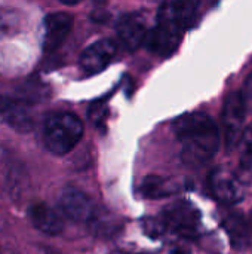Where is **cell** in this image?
I'll use <instances>...</instances> for the list:
<instances>
[{
  "mask_svg": "<svg viewBox=\"0 0 252 254\" xmlns=\"http://www.w3.org/2000/svg\"><path fill=\"white\" fill-rule=\"evenodd\" d=\"M114 254H120V253H114Z\"/></svg>",
  "mask_w": 252,
  "mask_h": 254,
  "instance_id": "cell-24",
  "label": "cell"
},
{
  "mask_svg": "<svg viewBox=\"0 0 252 254\" xmlns=\"http://www.w3.org/2000/svg\"><path fill=\"white\" fill-rule=\"evenodd\" d=\"M1 27H3V18L0 16V28H1Z\"/></svg>",
  "mask_w": 252,
  "mask_h": 254,
  "instance_id": "cell-22",
  "label": "cell"
},
{
  "mask_svg": "<svg viewBox=\"0 0 252 254\" xmlns=\"http://www.w3.org/2000/svg\"><path fill=\"white\" fill-rule=\"evenodd\" d=\"M0 118L18 132H28L33 128V116L30 107L21 98L0 95Z\"/></svg>",
  "mask_w": 252,
  "mask_h": 254,
  "instance_id": "cell-10",
  "label": "cell"
},
{
  "mask_svg": "<svg viewBox=\"0 0 252 254\" xmlns=\"http://www.w3.org/2000/svg\"><path fill=\"white\" fill-rule=\"evenodd\" d=\"M107 113H108L107 104H105L104 101H95V103L91 106V109H89L91 122H92L95 127H102L104 122H105Z\"/></svg>",
  "mask_w": 252,
  "mask_h": 254,
  "instance_id": "cell-17",
  "label": "cell"
},
{
  "mask_svg": "<svg viewBox=\"0 0 252 254\" xmlns=\"http://www.w3.org/2000/svg\"><path fill=\"white\" fill-rule=\"evenodd\" d=\"M248 223H250V228H251V231H252V211H251V214H250V219H248Z\"/></svg>",
  "mask_w": 252,
  "mask_h": 254,
  "instance_id": "cell-21",
  "label": "cell"
},
{
  "mask_svg": "<svg viewBox=\"0 0 252 254\" xmlns=\"http://www.w3.org/2000/svg\"><path fill=\"white\" fill-rule=\"evenodd\" d=\"M171 254H190L189 252H186V250H183V249H175L174 252Z\"/></svg>",
  "mask_w": 252,
  "mask_h": 254,
  "instance_id": "cell-20",
  "label": "cell"
},
{
  "mask_svg": "<svg viewBox=\"0 0 252 254\" xmlns=\"http://www.w3.org/2000/svg\"><path fill=\"white\" fill-rule=\"evenodd\" d=\"M174 134L187 165L199 167L211 161L220 147V129L214 119L202 112L186 113L175 119Z\"/></svg>",
  "mask_w": 252,
  "mask_h": 254,
  "instance_id": "cell-1",
  "label": "cell"
},
{
  "mask_svg": "<svg viewBox=\"0 0 252 254\" xmlns=\"http://www.w3.org/2000/svg\"><path fill=\"white\" fill-rule=\"evenodd\" d=\"M187 188L189 182L186 179H168L159 176H150L141 185V190L147 198H165L186 190Z\"/></svg>",
  "mask_w": 252,
  "mask_h": 254,
  "instance_id": "cell-14",
  "label": "cell"
},
{
  "mask_svg": "<svg viewBox=\"0 0 252 254\" xmlns=\"http://www.w3.org/2000/svg\"><path fill=\"white\" fill-rule=\"evenodd\" d=\"M59 207L65 217L77 223H88L97 217L95 202L83 190L74 186H65L61 190Z\"/></svg>",
  "mask_w": 252,
  "mask_h": 254,
  "instance_id": "cell-7",
  "label": "cell"
},
{
  "mask_svg": "<svg viewBox=\"0 0 252 254\" xmlns=\"http://www.w3.org/2000/svg\"><path fill=\"white\" fill-rule=\"evenodd\" d=\"M181 36L183 34L178 31H174L171 28H166L163 25L156 24V27L147 33L144 43L156 55L169 57L177 51V48L181 42Z\"/></svg>",
  "mask_w": 252,
  "mask_h": 254,
  "instance_id": "cell-12",
  "label": "cell"
},
{
  "mask_svg": "<svg viewBox=\"0 0 252 254\" xmlns=\"http://www.w3.org/2000/svg\"><path fill=\"white\" fill-rule=\"evenodd\" d=\"M236 149H239V171H241V174L245 179L252 177V121L245 127Z\"/></svg>",
  "mask_w": 252,
  "mask_h": 254,
  "instance_id": "cell-16",
  "label": "cell"
},
{
  "mask_svg": "<svg viewBox=\"0 0 252 254\" xmlns=\"http://www.w3.org/2000/svg\"><path fill=\"white\" fill-rule=\"evenodd\" d=\"M208 186L212 196L226 205L239 204L247 192L245 177L239 170L227 165H218L211 171L208 177Z\"/></svg>",
  "mask_w": 252,
  "mask_h": 254,
  "instance_id": "cell-3",
  "label": "cell"
},
{
  "mask_svg": "<svg viewBox=\"0 0 252 254\" xmlns=\"http://www.w3.org/2000/svg\"><path fill=\"white\" fill-rule=\"evenodd\" d=\"M196 0H163L157 12V24L184 33L196 19Z\"/></svg>",
  "mask_w": 252,
  "mask_h": 254,
  "instance_id": "cell-6",
  "label": "cell"
},
{
  "mask_svg": "<svg viewBox=\"0 0 252 254\" xmlns=\"http://www.w3.org/2000/svg\"><path fill=\"white\" fill-rule=\"evenodd\" d=\"M226 231L235 246H247L250 244L252 231L250 223L239 214H230L226 219Z\"/></svg>",
  "mask_w": 252,
  "mask_h": 254,
  "instance_id": "cell-15",
  "label": "cell"
},
{
  "mask_svg": "<svg viewBox=\"0 0 252 254\" xmlns=\"http://www.w3.org/2000/svg\"><path fill=\"white\" fill-rule=\"evenodd\" d=\"M247 119V103L241 91H235L226 95L221 110V128L224 144L227 150L238 147L241 135L245 129Z\"/></svg>",
  "mask_w": 252,
  "mask_h": 254,
  "instance_id": "cell-4",
  "label": "cell"
},
{
  "mask_svg": "<svg viewBox=\"0 0 252 254\" xmlns=\"http://www.w3.org/2000/svg\"><path fill=\"white\" fill-rule=\"evenodd\" d=\"M147 33H149L147 18H146V15H143L140 12L125 13L117 22L119 40L129 51L140 48L146 42Z\"/></svg>",
  "mask_w": 252,
  "mask_h": 254,
  "instance_id": "cell-8",
  "label": "cell"
},
{
  "mask_svg": "<svg viewBox=\"0 0 252 254\" xmlns=\"http://www.w3.org/2000/svg\"><path fill=\"white\" fill-rule=\"evenodd\" d=\"M117 46L110 39H101L89 45L82 57H80V67L88 74H97L102 71L114 58Z\"/></svg>",
  "mask_w": 252,
  "mask_h": 254,
  "instance_id": "cell-9",
  "label": "cell"
},
{
  "mask_svg": "<svg viewBox=\"0 0 252 254\" xmlns=\"http://www.w3.org/2000/svg\"><path fill=\"white\" fill-rule=\"evenodd\" d=\"M30 222L36 229L46 235H58L64 225L59 214L45 202H34L28 208Z\"/></svg>",
  "mask_w": 252,
  "mask_h": 254,
  "instance_id": "cell-13",
  "label": "cell"
},
{
  "mask_svg": "<svg viewBox=\"0 0 252 254\" xmlns=\"http://www.w3.org/2000/svg\"><path fill=\"white\" fill-rule=\"evenodd\" d=\"M83 137L82 121L67 112H58L48 116L43 127V140L48 150L56 156L71 152Z\"/></svg>",
  "mask_w": 252,
  "mask_h": 254,
  "instance_id": "cell-2",
  "label": "cell"
},
{
  "mask_svg": "<svg viewBox=\"0 0 252 254\" xmlns=\"http://www.w3.org/2000/svg\"><path fill=\"white\" fill-rule=\"evenodd\" d=\"M61 3H65V4H76V3H79L80 0H59Z\"/></svg>",
  "mask_w": 252,
  "mask_h": 254,
  "instance_id": "cell-19",
  "label": "cell"
},
{
  "mask_svg": "<svg viewBox=\"0 0 252 254\" xmlns=\"http://www.w3.org/2000/svg\"><path fill=\"white\" fill-rule=\"evenodd\" d=\"M98 1H102V0H98Z\"/></svg>",
  "mask_w": 252,
  "mask_h": 254,
  "instance_id": "cell-23",
  "label": "cell"
},
{
  "mask_svg": "<svg viewBox=\"0 0 252 254\" xmlns=\"http://www.w3.org/2000/svg\"><path fill=\"white\" fill-rule=\"evenodd\" d=\"M163 223L184 238H198L203 231V219L196 205L189 201H177L163 211Z\"/></svg>",
  "mask_w": 252,
  "mask_h": 254,
  "instance_id": "cell-5",
  "label": "cell"
},
{
  "mask_svg": "<svg viewBox=\"0 0 252 254\" xmlns=\"http://www.w3.org/2000/svg\"><path fill=\"white\" fill-rule=\"evenodd\" d=\"M73 27V18L64 12H53L43 22V48L46 52L58 49L68 37Z\"/></svg>",
  "mask_w": 252,
  "mask_h": 254,
  "instance_id": "cell-11",
  "label": "cell"
},
{
  "mask_svg": "<svg viewBox=\"0 0 252 254\" xmlns=\"http://www.w3.org/2000/svg\"><path fill=\"white\" fill-rule=\"evenodd\" d=\"M241 92H242V97H244V100L247 103V107L252 106V73L247 77L245 85H244V89Z\"/></svg>",
  "mask_w": 252,
  "mask_h": 254,
  "instance_id": "cell-18",
  "label": "cell"
}]
</instances>
